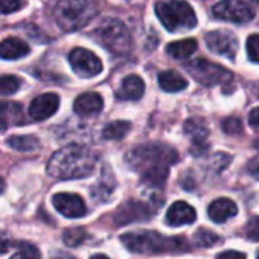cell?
<instances>
[{
  "label": "cell",
  "instance_id": "5",
  "mask_svg": "<svg viewBox=\"0 0 259 259\" xmlns=\"http://www.w3.org/2000/svg\"><path fill=\"white\" fill-rule=\"evenodd\" d=\"M155 11L164 27L170 32L190 30L197 24L194 9L184 0H159L155 5Z\"/></svg>",
  "mask_w": 259,
  "mask_h": 259
},
{
  "label": "cell",
  "instance_id": "9",
  "mask_svg": "<svg viewBox=\"0 0 259 259\" xmlns=\"http://www.w3.org/2000/svg\"><path fill=\"white\" fill-rule=\"evenodd\" d=\"M68 59L73 70L80 77H94L102 71V61L91 50L76 47L70 52Z\"/></svg>",
  "mask_w": 259,
  "mask_h": 259
},
{
  "label": "cell",
  "instance_id": "31",
  "mask_svg": "<svg viewBox=\"0 0 259 259\" xmlns=\"http://www.w3.org/2000/svg\"><path fill=\"white\" fill-rule=\"evenodd\" d=\"M246 237L250 241H259V217H252L246 226Z\"/></svg>",
  "mask_w": 259,
  "mask_h": 259
},
{
  "label": "cell",
  "instance_id": "8",
  "mask_svg": "<svg viewBox=\"0 0 259 259\" xmlns=\"http://www.w3.org/2000/svg\"><path fill=\"white\" fill-rule=\"evenodd\" d=\"M212 14L222 20L249 23L255 18V11L243 0H222L212 8Z\"/></svg>",
  "mask_w": 259,
  "mask_h": 259
},
{
  "label": "cell",
  "instance_id": "23",
  "mask_svg": "<svg viewBox=\"0 0 259 259\" xmlns=\"http://www.w3.org/2000/svg\"><path fill=\"white\" fill-rule=\"evenodd\" d=\"M6 143L18 152H32L39 147V140L33 135H14Z\"/></svg>",
  "mask_w": 259,
  "mask_h": 259
},
{
  "label": "cell",
  "instance_id": "14",
  "mask_svg": "<svg viewBox=\"0 0 259 259\" xmlns=\"http://www.w3.org/2000/svg\"><path fill=\"white\" fill-rule=\"evenodd\" d=\"M185 134L194 143L193 153L194 155H202V150L205 149L206 140H208V135H209V129L205 124V121L200 120V118H190L185 123Z\"/></svg>",
  "mask_w": 259,
  "mask_h": 259
},
{
  "label": "cell",
  "instance_id": "25",
  "mask_svg": "<svg viewBox=\"0 0 259 259\" xmlns=\"http://www.w3.org/2000/svg\"><path fill=\"white\" fill-rule=\"evenodd\" d=\"M220 238L217 234H214L212 231H208V229H199L196 234H194V243L196 246L199 247H211L214 246L215 243H219Z\"/></svg>",
  "mask_w": 259,
  "mask_h": 259
},
{
  "label": "cell",
  "instance_id": "1",
  "mask_svg": "<svg viewBox=\"0 0 259 259\" xmlns=\"http://www.w3.org/2000/svg\"><path fill=\"white\" fill-rule=\"evenodd\" d=\"M126 159L132 168L141 171L144 184L162 187L167 181L170 165L178 161V153L165 144H147L132 149Z\"/></svg>",
  "mask_w": 259,
  "mask_h": 259
},
{
  "label": "cell",
  "instance_id": "29",
  "mask_svg": "<svg viewBox=\"0 0 259 259\" xmlns=\"http://www.w3.org/2000/svg\"><path fill=\"white\" fill-rule=\"evenodd\" d=\"M223 131L229 135H238L243 132V123L237 118V117H229L223 121L222 124Z\"/></svg>",
  "mask_w": 259,
  "mask_h": 259
},
{
  "label": "cell",
  "instance_id": "15",
  "mask_svg": "<svg viewBox=\"0 0 259 259\" xmlns=\"http://www.w3.org/2000/svg\"><path fill=\"white\" fill-rule=\"evenodd\" d=\"M73 109L80 117L96 115L103 109V99L97 93H83L74 100Z\"/></svg>",
  "mask_w": 259,
  "mask_h": 259
},
{
  "label": "cell",
  "instance_id": "7",
  "mask_svg": "<svg viewBox=\"0 0 259 259\" xmlns=\"http://www.w3.org/2000/svg\"><path fill=\"white\" fill-rule=\"evenodd\" d=\"M185 68L197 82H200L202 85H208V87L229 83L232 82V77H234L228 68L219 64H214L211 61H206L203 58L187 62Z\"/></svg>",
  "mask_w": 259,
  "mask_h": 259
},
{
  "label": "cell",
  "instance_id": "33",
  "mask_svg": "<svg viewBox=\"0 0 259 259\" xmlns=\"http://www.w3.org/2000/svg\"><path fill=\"white\" fill-rule=\"evenodd\" d=\"M217 259H246V255L241 253V252H235V250H228V252H223L220 253Z\"/></svg>",
  "mask_w": 259,
  "mask_h": 259
},
{
  "label": "cell",
  "instance_id": "6",
  "mask_svg": "<svg viewBox=\"0 0 259 259\" xmlns=\"http://www.w3.org/2000/svg\"><path fill=\"white\" fill-rule=\"evenodd\" d=\"M94 36L103 47L117 55H124L131 50V33L127 27L117 18L105 20L94 30Z\"/></svg>",
  "mask_w": 259,
  "mask_h": 259
},
{
  "label": "cell",
  "instance_id": "21",
  "mask_svg": "<svg viewBox=\"0 0 259 259\" xmlns=\"http://www.w3.org/2000/svg\"><path fill=\"white\" fill-rule=\"evenodd\" d=\"M196 50H197V41H196L194 38H187V39L175 41V42H170V44L167 46L168 55L173 56L175 59H185V58H190Z\"/></svg>",
  "mask_w": 259,
  "mask_h": 259
},
{
  "label": "cell",
  "instance_id": "37",
  "mask_svg": "<svg viewBox=\"0 0 259 259\" xmlns=\"http://www.w3.org/2000/svg\"><path fill=\"white\" fill-rule=\"evenodd\" d=\"M91 259H109L106 255H94Z\"/></svg>",
  "mask_w": 259,
  "mask_h": 259
},
{
  "label": "cell",
  "instance_id": "22",
  "mask_svg": "<svg viewBox=\"0 0 259 259\" xmlns=\"http://www.w3.org/2000/svg\"><path fill=\"white\" fill-rule=\"evenodd\" d=\"M24 120L23 109L18 103L14 102H3L2 103V127L3 131L8 124H21Z\"/></svg>",
  "mask_w": 259,
  "mask_h": 259
},
{
  "label": "cell",
  "instance_id": "16",
  "mask_svg": "<svg viewBox=\"0 0 259 259\" xmlns=\"http://www.w3.org/2000/svg\"><path fill=\"white\" fill-rule=\"evenodd\" d=\"M196 217H197L196 209L185 202H175L167 211V223L173 228L182 225H191L194 223Z\"/></svg>",
  "mask_w": 259,
  "mask_h": 259
},
{
  "label": "cell",
  "instance_id": "38",
  "mask_svg": "<svg viewBox=\"0 0 259 259\" xmlns=\"http://www.w3.org/2000/svg\"><path fill=\"white\" fill-rule=\"evenodd\" d=\"M256 146H258V147H259V141H258V143H256Z\"/></svg>",
  "mask_w": 259,
  "mask_h": 259
},
{
  "label": "cell",
  "instance_id": "20",
  "mask_svg": "<svg viewBox=\"0 0 259 259\" xmlns=\"http://www.w3.org/2000/svg\"><path fill=\"white\" fill-rule=\"evenodd\" d=\"M158 82H159V87L164 90V91H168V93H178V91H182L187 88L188 82L187 79L175 71V70H165L162 73H159L158 76Z\"/></svg>",
  "mask_w": 259,
  "mask_h": 259
},
{
  "label": "cell",
  "instance_id": "4",
  "mask_svg": "<svg viewBox=\"0 0 259 259\" xmlns=\"http://www.w3.org/2000/svg\"><path fill=\"white\" fill-rule=\"evenodd\" d=\"M53 15L64 30H79L97 15V5L93 0H59Z\"/></svg>",
  "mask_w": 259,
  "mask_h": 259
},
{
  "label": "cell",
  "instance_id": "11",
  "mask_svg": "<svg viewBox=\"0 0 259 259\" xmlns=\"http://www.w3.org/2000/svg\"><path fill=\"white\" fill-rule=\"evenodd\" d=\"M55 209L67 219H80L87 214L85 202L80 196L71 193H59L53 196Z\"/></svg>",
  "mask_w": 259,
  "mask_h": 259
},
{
  "label": "cell",
  "instance_id": "36",
  "mask_svg": "<svg viewBox=\"0 0 259 259\" xmlns=\"http://www.w3.org/2000/svg\"><path fill=\"white\" fill-rule=\"evenodd\" d=\"M53 259H74L73 256H68V255H61V256H55Z\"/></svg>",
  "mask_w": 259,
  "mask_h": 259
},
{
  "label": "cell",
  "instance_id": "24",
  "mask_svg": "<svg viewBox=\"0 0 259 259\" xmlns=\"http://www.w3.org/2000/svg\"><path fill=\"white\" fill-rule=\"evenodd\" d=\"M131 131L129 121H112L108 126H105L102 135L105 140H123Z\"/></svg>",
  "mask_w": 259,
  "mask_h": 259
},
{
  "label": "cell",
  "instance_id": "28",
  "mask_svg": "<svg viewBox=\"0 0 259 259\" xmlns=\"http://www.w3.org/2000/svg\"><path fill=\"white\" fill-rule=\"evenodd\" d=\"M247 55L250 61L259 62V33H253L247 38Z\"/></svg>",
  "mask_w": 259,
  "mask_h": 259
},
{
  "label": "cell",
  "instance_id": "18",
  "mask_svg": "<svg viewBox=\"0 0 259 259\" xmlns=\"http://www.w3.org/2000/svg\"><path fill=\"white\" fill-rule=\"evenodd\" d=\"M144 94V82L140 76L131 74L123 79L117 97L121 100H140Z\"/></svg>",
  "mask_w": 259,
  "mask_h": 259
},
{
  "label": "cell",
  "instance_id": "2",
  "mask_svg": "<svg viewBox=\"0 0 259 259\" xmlns=\"http://www.w3.org/2000/svg\"><path fill=\"white\" fill-rule=\"evenodd\" d=\"M97 156L88 147L71 144L55 152L47 164V173L56 179H80L90 176Z\"/></svg>",
  "mask_w": 259,
  "mask_h": 259
},
{
  "label": "cell",
  "instance_id": "17",
  "mask_svg": "<svg viewBox=\"0 0 259 259\" xmlns=\"http://www.w3.org/2000/svg\"><path fill=\"white\" fill-rule=\"evenodd\" d=\"M237 212H238V208H237L235 202H232L231 199H226V197L214 200L208 208V215L215 223H225L231 217H235Z\"/></svg>",
  "mask_w": 259,
  "mask_h": 259
},
{
  "label": "cell",
  "instance_id": "35",
  "mask_svg": "<svg viewBox=\"0 0 259 259\" xmlns=\"http://www.w3.org/2000/svg\"><path fill=\"white\" fill-rule=\"evenodd\" d=\"M249 173L255 178V179H258L259 181V156L258 158H255V159H252L250 162H249Z\"/></svg>",
  "mask_w": 259,
  "mask_h": 259
},
{
  "label": "cell",
  "instance_id": "3",
  "mask_svg": "<svg viewBox=\"0 0 259 259\" xmlns=\"http://www.w3.org/2000/svg\"><path fill=\"white\" fill-rule=\"evenodd\" d=\"M121 243L127 250L135 253H164V252H188L190 246L185 238H167L153 231L127 232L121 237Z\"/></svg>",
  "mask_w": 259,
  "mask_h": 259
},
{
  "label": "cell",
  "instance_id": "34",
  "mask_svg": "<svg viewBox=\"0 0 259 259\" xmlns=\"http://www.w3.org/2000/svg\"><path fill=\"white\" fill-rule=\"evenodd\" d=\"M249 124L253 129L259 131V108H255V109L250 111V114H249Z\"/></svg>",
  "mask_w": 259,
  "mask_h": 259
},
{
  "label": "cell",
  "instance_id": "10",
  "mask_svg": "<svg viewBox=\"0 0 259 259\" xmlns=\"http://www.w3.org/2000/svg\"><path fill=\"white\" fill-rule=\"evenodd\" d=\"M206 46L214 53L234 59L238 52V39L229 30H212L205 36Z\"/></svg>",
  "mask_w": 259,
  "mask_h": 259
},
{
  "label": "cell",
  "instance_id": "13",
  "mask_svg": "<svg viewBox=\"0 0 259 259\" xmlns=\"http://www.w3.org/2000/svg\"><path fill=\"white\" fill-rule=\"evenodd\" d=\"M59 108V97L55 93H44L38 97H35L30 102L29 106V115L30 118L36 121H42L49 117H52Z\"/></svg>",
  "mask_w": 259,
  "mask_h": 259
},
{
  "label": "cell",
  "instance_id": "26",
  "mask_svg": "<svg viewBox=\"0 0 259 259\" xmlns=\"http://www.w3.org/2000/svg\"><path fill=\"white\" fill-rule=\"evenodd\" d=\"M88 238L87 232L80 228H71L64 232V243L70 247H77Z\"/></svg>",
  "mask_w": 259,
  "mask_h": 259
},
{
  "label": "cell",
  "instance_id": "32",
  "mask_svg": "<svg viewBox=\"0 0 259 259\" xmlns=\"http://www.w3.org/2000/svg\"><path fill=\"white\" fill-rule=\"evenodd\" d=\"M0 2H2V11H3V14L15 12L17 9H20L23 6L21 0H0Z\"/></svg>",
  "mask_w": 259,
  "mask_h": 259
},
{
  "label": "cell",
  "instance_id": "19",
  "mask_svg": "<svg viewBox=\"0 0 259 259\" xmlns=\"http://www.w3.org/2000/svg\"><path fill=\"white\" fill-rule=\"evenodd\" d=\"M29 53V46L20 38H6L0 44V56L3 59H18Z\"/></svg>",
  "mask_w": 259,
  "mask_h": 259
},
{
  "label": "cell",
  "instance_id": "39",
  "mask_svg": "<svg viewBox=\"0 0 259 259\" xmlns=\"http://www.w3.org/2000/svg\"><path fill=\"white\" fill-rule=\"evenodd\" d=\"M258 259H259V252H258Z\"/></svg>",
  "mask_w": 259,
  "mask_h": 259
},
{
  "label": "cell",
  "instance_id": "30",
  "mask_svg": "<svg viewBox=\"0 0 259 259\" xmlns=\"http://www.w3.org/2000/svg\"><path fill=\"white\" fill-rule=\"evenodd\" d=\"M11 259H39V253L38 249L30 246V244H24L20 252H17L15 255H12Z\"/></svg>",
  "mask_w": 259,
  "mask_h": 259
},
{
  "label": "cell",
  "instance_id": "12",
  "mask_svg": "<svg viewBox=\"0 0 259 259\" xmlns=\"http://www.w3.org/2000/svg\"><path fill=\"white\" fill-rule=\"evenodd\" d=\"M152 212L153 211H150V208L146 203L138 200H127L117 209L114 215V222L117 226H126L134 222H141L149 219Z\"/></svg>",
  "mask_w": 259,
  "mask_h": 259
},
{
  "label": "cell",
  "instance_id": "27",
  "mask_svg": "<svg viewBox=\"0 0 259 259\" xmlns=\"http://www.w3.org/2000/svg\"><path fill=\"white\" fill-rule=\"evenodd\" d=\"M21 79L17 77V76H3L2 80H0V93L2 96H9V94H14L20 90L21 87Z\"/></svg>",
  "mask_w": 259,
  "mask_h": 259
}]
</instances>
